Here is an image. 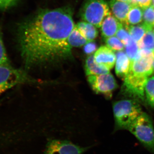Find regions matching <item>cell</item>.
<instances>
[{"instance_id":"obj_15","label":"cell","mask_w":154,"mask_h":154,"mask_svg":"<svg viewBox=\"0 0 154 154\" xmlns=\"http://www.w3.org/2000/svg\"><path fill=\"white\" fill-rule=\"evenodd\" d=\"M151 25L145 23H140L136 25H129L127 28L131 36L138 42L149 30H153Z\"/></svg>"},{"instance_id":"obj_8","label":"cell","mask_w":154,"mask_h":154,"mask_svg":"<svg viewBox=\"0 0 154 154\" xmlns=\"http://www.w3.org/2000/svg\"><path fill=\"white\" fill-rule=\"evenodd\" d=\"M154 53L148 49H140L135 59L131 62L130 72L140 76H149L153 73Z\"/></svg>"},{"instance_id":"obj_22","label":"cell","mask_w":154,"mask_h":154,"mask_svg":"<svg viewBox=\"0 0 154 154\" xmlns=\"http://www.w3.org/2000/svg\"><path fill=\"white\" fill-rule=\"evenodd\" d=\"M11 65L3 40L2 30L0 25V66Z\"/></svg>"},{"instance_id":"obj_5","label":"cell","mask_w":154,"mask_h":154,"mask_svg":"<svg viewBox=\"0 0 154 154\" xmlns=\"http://www.w3.org/2000/svg\"><path fill=\"white\" fill-rule=\"evenodd\" d=\"M42 154H84L96 146L92 144L80 145L66 138L49 137Z\"/></svg>"},{"instance_id":"obj_2","label":"cell","mask_w":154,"mask_h":154,"mask_svg":"<svg viewBox=\"0 0 154 154\" xmlns=\"http://www.w3.org/2000/svg\"><path fill=\"white\" fill-rule=\"evenodd\" d=\"M115 125L113 132L129 129L143 113L139 103L134 99H123L116 102L113 106Z\"/></svg>"},{"instance_id":"obj_17","label":"cell","mask_w":154,"mask_h":154,"mask_svg":"<svg viewBox=\"0 0 154 154\" xmlns=\"http://www.w3.org/2000/svg\"><path fill=\"white\" fill-rule=\"evenodd\" d=\"M143 19V9L139 6L132 5L128 14L127 22L129 25L140 24Z\"/></svg>"},{"instance_id":"obj_7","label":"cell","mask_w":154,"mask_h":154,"mask_svg":"<svg viewBox=\"0 0 154 154\" xmlns=\"http://www.w3.org/2000/svg\"><path fill=\"white\" fill-rule=\"evenodd\" d=\"M28 78L25 72L12 65L0 66V96L15 86L26 82Z\"/></svg>"},{"instance_id":"obj_19","label":"cell","mask_w":154,"mask_h":154,"mask_svg":"<svg viewBox=\"0 0 154 154\" xmlns=\"http://www.w3.org/2000/svg\"><path fill=\"white\" fill-rule=\"evenodd\" d=\"M137 44L140 49H148L154 53V33L153 30L147 31Z\"/></svg>"},{"instance_id":"obj_30","label":"cell","mask_w":154,"mask_h":154,"mask_svg":"<svg viewBox=\"0 0 154 154\" xmlns=\"http://www.w3.org/2000/svg\"><path fill=\"white\" fill-rule=\"evenodd\" d=\"M152 5H153L154 7V0H152Z\"/></svg>"},{"instance_id":"obj_9","label":"cell","mask_w":154,"mask_h":154,"mask_svg":"<svg viewBox=\"0 0 154 154\" xmlns=\"http://www.w3.org/2000/svg\"><path fill=\"white\" fill-rule=\"evenodd\" d=\"M88 80L95 93L102 94L108 99L111 98L113 91L118 87L115 78L110 73L88 76Z\"/></svg>"},{"instance_id":"obj_10","label":"cell","mask_w":154,"mask_h":154,"mask_svg":"<svg viewBox=\"0 0 154 154\" xmlns=\"http://www.w3.org/2000/svg\"><path fill=\"white\" fill-rule=\"evenodd\" d=\"M94 57L96 63L109 70L113 68L116 61L114 51L107 46L99 48L94 54Z\"/></svg>"},{"instance_id":"obj_31","label":"cell","mask_w":154,"mask_h":154,"mask_svg":"<svg viewBox=\"0 0 154 154\" xmlns=\"http://www.w3.org/2000/svg\"><path fill=\"white\" fill-rule=\"evenodd\" d=\"M153 72L154 73V60L153 61Z\"/></svg>"},{"instance_id":"obj_11","label":"cell","mask_w":154,"mask_h":154,"mask_svg":"<svg viewBox=\"0 0 154 154\" xmlns=\"http://www.w3.org/2000/svg\"><path fill=\"white\" fill-rule=\"evenodd\" d=\"M109 5L113 16L127 28L129 26L127 22V18L132 6L131 4L118 0H110Z\"/></svg>"},{"instance_id":"obj_12","label":"cell","mask_w":154,"mask_h":154,"mask_svg":"<svg viewBox=\"0 0 154 154\" xmlns=\"http://www.w3.org/2000/svg\"><path fill=\"white\" fill-rule=\"evenodd\" d=\"M115 72L117 76L124 80L128 74L130 68L131 61L124 51L116 52Z\"/></svg>"},{"instance_id":"obj_1","label":"cell","mask_w":154,"mask_h":154,"mask_svg":"<svg viewBox=\"0 0 154 154\" xmlns=\"http://www.w3.org/2000/svg\"><path fill=\"white\" fill-rule=\"evenodd\" d=\"M69 7L39 11L17 29L18 48L26 69L72 57L67 39L75 28Z\"/></svg>"},{"instance_id":"obj_13","label":"cell","mask_w":154,"mask_h":154,"mask_svg":"<svg viewBox=\"0 0 154 154\" xmlns=\"http://www.w3.org/2000/svg\"><path fill=\"white\" fill-rule=\"evenodd\" d=\"M120 24L121 23L110 13L102 22L101 27L102 36L105 38L116 36Z\"/></svg>"},{"instance_id":"obj_23","label":"cell","mask_w":154,"mask_h":154,"mask_svg":"<svg viewBox=\"0 0 154 154\" xmlns=\"http://www.w3.org/2000/svg\"><path fill=\"white\" fill-rule=\"evenodd\" d=\"M107 47L113 51H122L124 49V45L116 36H112L105 38Z\"/></svg>"},{"instance_id":"obj_28","label":"cell","mask_w":154,"mask_h":154,"mask_svg":"<svg viewBox=\"0 0 154 154\" xmlns=\"http://www.w3.org/2000/svg\"><path fill=\"white\" fill-rule=\"evenodd\" d=\"M17 0H0V10H5L14 5Z\"/></svg>"},{"instance_id":"obj_25","label":"cell","mask_w":154,"mask_h":154,"mask_svg":"<svg viewBox=\"0 0 154 154\" xmlns=\"http://www.w3.org/2000/svg\"><path fill=\"white\" fill-rule=\"evenodd\" d=\"M116 36L122 42L124 45L127 44L129 39L131 38L128 30L121 23L116 33Z\"/></svg>"},{"instance_id":"obj_29","label":"cell","mask_w":154,"mask_h":154,"mask_svg":"<svg viewBox=\"0 0 154 154\" xmlns=\"http://www.w3.org/2000/svg\"><path fill=\"white\" fill-rule=\"evenodd\" d=\"M119 1H121V2H128L130 3L131 0H118Z\"/></svg>"},{"instance_id":"obj_3","label":"cell","mask_w":154,"mask_h":154,"mask_svg":"<svg viewBox=\"0 0 154 154\" xmlns=\"http://www.w3.org/2000/svg\"><path fill=\"white\" fill-rule=\"evenodd\" d=\"M128 130L148 151L154 154V125L148 114L143 112Z\"/></svg>"},{"instance_id":"obj_6","label":"cell","mask_w":154,"mask_h":154,"mask_svg":"<svg viewBox=\"0 0 154 154\" xmlns=\"http://www.w3.org/2000/svg\"><path fill=\"white\" fill-rule=\"evenodd\" d=\"M148 78L136 75L129 72L124 79L122 94L138 102H143L146 99L145 89Z\"/></svg>"},{"instance_id":"obj_26","label":"cell","mask_w":154,"mask_h":154,"mask_svg":"<svg viewBox=\"0 0 154 154\" xmlns=\"http://www.w3.org/2000/svg\"><path fill=\"white\" fill-rule=\"evenodd\" d=\"M97 49V45L94 41H89L84 45V51L86 54L91 55L96 52Z\"/></svg>"},{"instance_id":"obj_20","label":"cell","mask_w":154,"mask_h":154,"mask_svg":"<svg viewBox=\"0 0 154 154\" xmlns=\"http://www.w3.org/2000/svg\"><path fill=\"white\" fill-rule=\"evenodd\" d=\"M145 94L148 104L154 108V76L150 77L147 80Z\"/></svg>"},{"instance_id":"obj_18","label":"cell","mask_w":154,"mask_h":154,"mask_svg":"<svg viewBox=\"0 0 154 154\" xmlns=\"http://www.w3.org/2000/svg\"><path fill=\"white\" fill-rule=\"evenodd\" d=\"M68 43L72 47H80L85 45L88 42V40L75 26L67 39Z\"/></svg>"},{"instance_id":"obj_4","label":"cell","mask_w":154,"mask_h":154,"mask_svg":"<svg viewBox=\"0 0 154 154\" xmlns=\"http://www.w3.org/2000/svg\"><path fill=\"white\" fill-rule=\"evenodd\" d=\"M111 13L106 0H85L80 16L83 21L100 28L105 17Z\"/></svg>"},{"instance_id":"obj_14","label":"cell","mask_w":154,"mask_h":154,"mask_svg":"<svg viewBox=\"0 0 154 154\" xmlns=\"http://www.w3.org/2000/svg\"><path fill=\"white\" fill-rule=\"evenodd\" d=\"M85 70L87 76L106 74L110 73V70L97 64L94 55H89L86 59Z\"/></svg>"},{"instance_id":"obj_16","label":"cell","mask_w":154,"mask_h":154,"mask_svg":"<svg viewBox=\"0 0 154 154\" xmlns=\"http://www.w3.org/2000/svg\"><path fill=\"white\" fill-rule=\"evenodd\" d=\"M75 26L88 41H94L98 36V31L97 28L89 22L85 21L79 22Z\"/></svg>"},{"instance_id":"obj_21","label":"cell","mask_w":154,"mask_h":154,"mask_svg":"<svg viewBox=\"0 0 154 154\" xmlns=\"http://www.w3.org/2000/svg\"><path fill=\"white\" fill-rule=\"evenodd\" d=\"M125 46L127 55L131 62L134 60L137 55L140 49L137 42L131 37Z\"/></svg>"},{"instance_id":"obj_27","label":"cell","mask_w":154,"mask_h":154,"mask_svg":"<svg viewBox=\"0 0 154 154\" xmlns=\"http://www.w3.org/2000/svg\"><path fill=\"white\" fill-rule=\"evenodd\" d=\"M131 5H137L143 9L146 8L151 5L152 0H131Z\"/></svg>"},{"instance_id":"obj_32","label":"cell","mask_w":154,"mask_h":154,"mask_svg":"<svg viewBox=\"0 0 154 154\" xmlns=\"http://www.w3.org/2000/svg\"></svg>"},{"instance_id":"obj_24","label":"cell","mask_w":154,"mask_h":154,"mask_svg":"<svg viewBox=\"0 0 154 154\" xmlns=\"http://www.w3.org/2000/svg\"><path fill=\"white\" fill-rule=\"evenodd\" d=\"M143 22L154 28V7L150 5L143 9Z\"/></svg>"}]
</instances>
